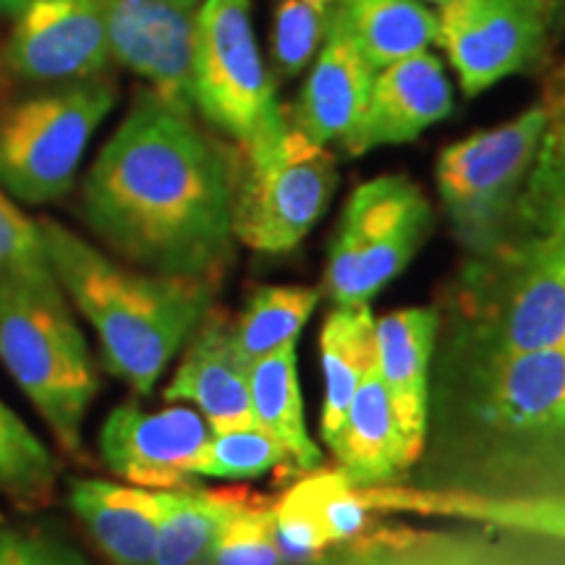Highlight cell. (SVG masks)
<instances>
[{
    "instance_id": "8",
    "label": "cell",
    "mask_w": 565,
    "mask_h": 565,
    "mask_svg": "<svg viewBox=\"0 0 565 565\" xmlns=\"http://www.w3.org/2000/svg\"><path fill=\"white\" fill-rule=\"evenodd\" d=\"M116 100V82L103 74L0 105V186L26 204L66 196Z\"/></svg>"
},
{
    "instance_id": "25",
    "label": "cell",
    "mask_w": 565,
    "mask_h": 565,
    "mask_svg": "<svg viewBox=\"0 0 565 565\" xmlns=\"http://www.w3.org/2000/svg\"><path fill=\"white\" fill-rule=\"evenodd\" d=\"M242 490H207L202 484L158 490L160 526L147 565H212L217 532Z\"/></svg>"
},
{
    "instance_id": "34",
    "label": "cell",
    "mask_w": 565,
    "mask_h": 565,
    "mask_svg": "<svg viewBox=\"0 0 565 565\" xmlns=\"http://www.w3.org/2000/svg\"><path fill=\"white\" fill-rule=\"evenodd\" d=\"M0 565H95L79 547L42 526L0 529Z\"/></svg>"
},
{
    "instance_id": "11",
    "label": "cell",
    "mask_w": 565,
    "mask_h": 565,
    "mask_svg": "<svg viewBox=\"0 0 565 565\" xmlns=\"http://www.w3.org/2000/svg\"><path fill=\"white\" fill-rule=\"evenodd\" d=\"M437 45L463 95L477 97L505 76L545 71L555 34L534 0H448L437 13Z\"/></svg>"
},
{
    "instance_id": "1",
    "label": "cell",
    "mask_w": 565,
    "mask_h": 565,
    "mask_svg": "<svg viewBox=\"0 0 565 565\" xmlns=\"http://www.w3.org/2000/svg\"><path fill=\"white\" fill-rule=\"evenodd\" d=\"M236 147H225L152 89L82 183V221L126 265L221 286L236 263Z\"/></svg>"
},
{
    "instance_id": "38",
    "label": "cell",
    "mask_w": 565,
    "mask_h": 565,
    "mask_svg": "<svg viewBox=\"0 0 565 565\" xmlns=\"http://www.w3.org/2000/svg\"><path fill=\"white\" fill-rule=\"evenodd\" d=\"M545 139L550 141V145H555L557 150L565 152V121L550 126L547 134H545Z\"/></svg>"
},
{
    "instance_id": "19",
    "label": "cell",
    "mask_w": 565,
    "mask_h": 565,
    "mask_svg": "<svg viewBox=\"0 0 565 565\" xmlns=\"http://www.w3.org/2000/svg\"><path fill=\"white\" fill-rule=\"evenodd\" d=\"M374 71L338 30L324 34L303 89L288 113L291 124L317 145H341L362 116Z\"/></svg>"
},
{
    "instance_id": "2",
    "label": "cell",
    "mask_w": 565,
    "mask_h": 565,
    "mask_svg": "<svg viewBox=\"0 0 565 565\" xmlns=\"http://www.w3.org/2000/svg\"><path fill=\"white\" fill-rule=\"evenodd\" d=\"M565 398V349L484 356L437 343L424 445L398 484L505 500L534 498Z\"/></svg>"
},
{
    "instance_id": "26",
    "label": "cell",
    "mask_w": 565,
    "mask_h": 565,
    "mask_svg": "<svg viewBox=\"0 0 565 565\" xmlns=\"http://www.w3.org/2000/svg\"><path fill=\"white\" fill-rule=\"evenodd\" d=\"M322 301V288L259 286L233 320V341L246 364L299 341Z\"/></svg>"
},
{
    "instance_id": "35",
    "label": "cell",
    "mask_w": 565,
    "mask_h": 565,
    "mask_svg": "<svg viewBox=\"0 0 565 565\" xmlns=\"http://www.w3.org/2000/svg\"><path fill=\"white\" fill-rule=\"evenodd\" d=\"M540 494H565V398H563L561 416H557V424H555V435H553V445H550L547 469H545V479H542ZM540 494H534V498H540Z\"/></svg>"
},
{
    "instance_id": "5",
    "label": "cell",
    "mask_w": 565,
    "mask_h": 565,
    "mask_svg": "<svg viewBox=\"0 0 565 565\" xmlns=\"http://www.w3.org/2000/svg\"><path fill=\"white\" fill-rule=\"evenodd\" d=\"M0 364L68 456L100 391L95 362L53 270L0 275Z\"/></svg>"
},
{
    "instance_id": "24",
    "label": "cell",
    "mask_w": 565,
    "mask_h": 565,
    "mask_svg": "<svg viewBox=\"0 0 565 565\" xmlns=\"http://www.w3.org/2000/svg\"><path fill=\"white\" fill-rule=\"evenodd\" d=\"M320 356L324 374L320 435L330 448L349 412L353 393L362 385L364 374L377 364L372 303L330 309L320 330Z\"/></svg>"
},
{
    "instance_id": "28",
    "label": "cell",
    "mask_w": 565,
    "mask_h": 565,
    "mask_svg": "<svg viewBox=\"0 0 565 565\" xmlns=\"http://www.w3.org/2000/svg\"><path fill=\"white\" fill-rule=\"evenodd\" d=\"M270 471L296 475L288 450L259 427L212 433L196 458V479H257Z\"/></svg>"
},
{
    "instance_id": "9",
    "label": "cell",
    "mask_w": 565,
    "mask_h": 565,
    "mask_svg": "<svg viewBox=\"0 0 565 565\" xmlns=\"http://www.w3.org/2000/svg\"><path fill=\"white\" fill-rule=\"evenodd\" d=\"M435 228L427 194L404 173L364 181L345 202L328 249L322 296L333 307L372 303L414 263Z\"/></svg>"
},
{
    "instance_id": "32",
    "label": "cell",
    "mask_w": 565,
    "mask_h": 565,
    "mask_svg": "<svg viewBox=\"0 0 565 565\" xmlns=\"http://www.w3.org/2000/svg\"><path fill=\"white\" fill-rule=\"evenodd\" d=\"M273 532L286 565H315L330 550L320 521L296 482L273 500Z\"/></svg>"
},
{
    "instance_id": "12",
    "label": "cell",
    "mask_w": 565,
    "mask_h": 565,
    "mask_svg": "<svg viewBox=\"0 0 565 565\" xmlns=\"http://www.w3.org/2000/svg\"><path fill=\"white\" fill-rule=\"evenodd\" d=\"M110 61L97 0H32L0 42V92L95 79Z\"/></svg>"
},
{
    "instance_id": "27",
    "label": "cell",
    "mask_w": 565,
    "mask_h": 565,
    "mask_svg": "<svg viewBox=\"0 0 565 565\" xmlns=\"http://www.w3.org/2000/svg\"><path fill=\"white\" fill-rule=\"evenodd\" d=\"M58 461L30 424L0 401V494L21 508L51 503Z\"/></svg>"
},
{
    "instance_id": "23",
    "label": "cell",
    "mask_w": 565,
    "mask_h": 565,
    "mask_svg": "<svg viewBox=\"0 0 565 565\" xmlns=\"http://www.w3.org/2000/svg\"><path fill=\"white\" fill-rule=\"evenodd\" d=\"M296 364V343L249 364V398L254 424L288 450L299 477L324 466V454L309 435Z\"/></svg>"
},
{
    "instance_id": "39",
    "label": "cell",
    "mask_w": 565,
    "mask_h": 565,
    "mask_svg": "<svg viewBox=\"0 0 565 565\" xmlns=\"http://www.w3.org/2000/svg\"><path fill=\"white\" fill-rule=\"evenodd\" d=\"M30 3L32 0H0V17H17V13Z\"/></svg>"
},
{
    "instance_id": "33",
    "label": "cell",
    "mask_w": 565,
    "mask_h": 565,
    "mask_svg": "<svg viewBox=\"0 0 565 565\" xmlns=\"http://www.w3.org/2000/svg\"><path fill=\"white\" fill-rule=\"evenodd\" d=\"M51 270L40 223L26 217L0 189V275Z\"/></svg>"
},
{
    "instance_id": "3",
    "label": "cell",
    "mask_w": 565,
    "mask_h": 565,
    "mask_svg": "<svg viewBox=\"0 0 565 565\" xmlns=\"http://www.w3.org/2000/svg\"><path fill=\"white\" fill-rule=\"evenodd\" d=\"M38 223L63 294L97 333L105 370L141 398L152 395L215 303L217 282L139 270L51 217Z\"/></svg>"
},
{
    "instance_id": "37",
    "label": "cell",
    "mask_w": 565,
    "mask_h": 565,
    "mask_svg": "<svg viewBox=\"0 0 565 565\" xmlns=\"http://www.w3.org/2000/svg\"><path fill=\"white\" fill-rule=\"evenodd\" d=\"M536 9L547 19L550 30H553L555 40L565 34V0H534Z\"/></svg>"
},
{
    "instance_id": "17",
    "label": "cell",
    "mask_w": 565,
    "mask_h": 565,
    "mask_svg": "<svg viewBox=\"0 0 565 565\" xmlns=\"http://www.w3.org/2000/svg\"><path fill=\"white\" fill-rule=\"evenodd\" d=\"M437 333H440V315L435 303L395 309V312L374 317L377 370L391 395L408 471L414 469L424 445L429 372H433Z\"/></svg>"
},
{
    "instance_id": "18",
    "label": "cell",
    "mask_w": 565,
    "mask_h": 565,
    "mask_svg": "<svg viewBox=\"0 0 565 565\" xmlns=\"http://www.w3.org/2000/svg\"><path fill=\"white\" fill-rule=\"evenodd\" d=\"M356 492L372 513L422 515V519L443 521H477V524L542 536V540H553L565 545V494L484 500L466 498V494L416 490V487L408 484H385Z\"/></svg>"
},
{
    "instance_id": "20",
    "label": "cell",
    "mask_w": 565,
    "mask_h": 565,
    "mask_svg": "<svg viewBox=\"0 0 565 565\" xmlns=\"http://www.w3.org/2000/svg\"><path fill=\"white\" fill-rule=\"evenodd\" d=\"M71 513L110 565H147L160 526V492L79 477L68 482Z\"/></svg>"
},
{
    "instance_id": "29",
    "label": "cell",
    "mask_w": 565,
    "mask_h": 565,
    "mask_svg": "<svg viewBox=\"0 0 565 565\" xmlns=\"http://www.w3.org/2000/svg\"><path fill=\"white\" fill-rule=\"evenodd\" d=\"M212 565H286L273 532V500L242 490L217 532Z\"/></svg>"
},
{
    "instance_id": "6",
    "label": "cell",
    "mask_w": 565,
    "mask_h": 565,
    "mask_svg": "<svg viewBox=\"0 0 565 565\" xmlns=\"http://www.w3.org/2000/svg\"><path fill=\"white\" fill-rule=\"evenodd\" d=\"M338 189L333 152L286 118L236 147L233 233L259 254H288L320 223Z\"/></svg>"
},
{
    "instance_id": "15",
    "label": "cell",
    "mask_w": 565,
    "mask_h": 565,
    "mask_svg": "<svg viewBox=\"0 0 565 565\" xmlns=\"http://www.w3.org/2000/svg\"><path fill=\"white\" fill-rule=\"evenodd\" d=\"M450 113L454 87L440 58L429 51L416 53L374 74L362 116L341 147L359 158L377 147L406 145Z\"/></svg>"
},
{
    "instance_id": "30",
    "label": "cell",
    "mask_w": 565,
    "mask_h": 565,
    "mask_svg": "<svg viewBox=\"0 0 565 565\" xmlns=\"http://www.w3.org/2000/svg\"><path fill=\"white\" fill-rule=\"evenodd\" d=\"M335 0H280L273 19V71L278 79L312 66L330 26Z\"/></svg>"
},
{
    "instance_id": "13",
    "label": "cell",
    "mask_w": 565,
    "mask_h": 565,
    "mask_svg": "<svg viewBox=\"0 0 565 565\" xmlns=\"http://www.w3.org/2000/svg\"><path fill=\"white\" fill-rule=\"evenodd\" d=\"M210 435L207 419L194 406L145 412L129 401L105 416L97 450L105 469L126 484L179 490L200 484L194 466Z\"/></svg>"
},
{
    "instance_id": "4",
    "label": "cell",
    "mask_w": 565,
    "mask_h": 565,
    "mask_svg": "<svg viewBox=\"0 0 565 565\" xmlns=\"http://www.w3.org/2000/svg\"><path fill=\"white\" fill-rule=\"evenodd\" d=\"M437 343L484 356L565 349V273L547 233L515 223L482 257H463L435 303Z\"/></svg>"
},
{
    "instance_id": "36",
    "label": "cell",
    "mask_w": 565,
    "mask_h": 565,
    "mask_svg": "<svg viewBox=\"0 0 565 565\" xmlns=\"http://www.w3.org/2000/svg\"><path fill=\"white\" fill-rule=\"evenodd\" d=\"M536 103L545 110L547 121H561V118H565V58L555 63L553 68H547L540 100Z\"/></svg>"
},
{
    "instance_id": "22",
    "label": "cell",
    "mask_w": 565,
    "mask_h": 565,
    "mask_svg": "<svg viewBox=\"0 0 565 565\" xmlns=\"http://www.w3.org/2000/svg\"><path fill=\"white\" fill-rule=\"evenodd\" d=\"M330 30H338L374 71L429 51L437 13L419 0H335Z\"/></svg>"
},
{
    "instance_id": "41",
    "label": "cell",
    "mask_w": 565,
    "mask_h": 565,
    "mask_svg": "<svg viewBox=\"0 0 565 565\" xmlns=\"http://www.w3.org/2000/svg\"><path fill=\"white\" fill-rule=\"evenodd\" d=\"M419 3H435V6H445L448 0H419Z\"/></svg>"
},
{
    "instance_id": "21",
    "label": "cell",
    "mask_w": 565,
    "mask_h": 565,
    "mask_svg": "<svg viewBox=\"0 0 565 565\" xmlns=\"http://www.w3.org/2000/svg\"><path fill=\"white\" fill-rule=\"evenodd\" d=\"M330 454L335 469L356 490L398 484L406 479L404 443L377 364L364 374L362 385L353 393L341 429L330 443Z\"/></svg>"
},
{
    "instance_id": "7",
    "label": "cell",
    "mask_w": 565,
    "mask_h": 565,
    "mask_svg": "<svg viewBox=\"0 0 565 565\" xmlns=\"http://www.w3.org/2000/svg\"><path fill=\"white\" fill-rule=\"evenodd\" d=\"M545 131L547 116L534 103L511 121L471 134L440 152L437 194L466 257L490 254L513 236Z\"/></svg>"
},
{
    "instance_id": "16",
    "label": "cell",
    "mask_w": 565,
    "mask_h": 565,
    "mask_svg": "<svg viewBox=\"0 0 565 565\" xmlns=\"http://www.w3.org/2000/svg\"><path fill=\"white\" fill-rule=\"evenodd\" d=\"M168 404H189L212 433L257 427L249 398V364L233 341V320L221 307L207 309L181 349V362L162 391Z\"/></svg>"
},
{
    "instance_id": "14",
    "label": "cell",
    "mask_w": 565,
    "mask_h": 565,
    "mask_svg": "<svg viewBox=\"0 0 565 565\" xmlns=\"http://www.w3.org/2000/svg\"><path fill=\"white\" fill-rule=\"evenodd\" d=\"M110 58L173 108L194 113L196 11L173 0H97Z\"/></svg>"
},
{
    "instance_id": "31",
    "label": "cell",
    "mask_w": 565,
    "mask_h": 565,
    "mask_svg": "<svg viewBox=\"0 0 565 565\" xmlns=\"http://www.w3.org/2000/svg\"><path fill=\"white\" fill-rule=\"evenodd\" d=\"M515 223L534 225L547 233L561 254L565 273V152L550 145L547 139H542Z\"/></svg>"
},
{
    "instance_id": "10",
    "label": "cell",
    "mask_w": 565,
    "mask_h": 565,
    "mask_svg": "<svg viewBox=\"0 0 565 565\" xmlns=\"http://www.w3.org/2000/svg\"><path fill=\"white\" fill-rule=\"evenodd\" d=\"M194 110L233 145H249L286 118L259 55L252 0H202L194 40Z\"/></svg>"
},
{
    "instance_id": "40",
    "label": "cell",
    "mask_w": 565,
    "mask_h": 565,
    "mask_svg": "<svg viewBox=\"0 0 565 565\" xmlns=\"http://www.w3.org/2000/svg\"><path fill=\"white\" fill-rule=\"evenodd\" d=\"M173 3H179V6H183V9H189V11H196V9H200L202 0H173Z\"/></svg>"
}]
</instances>
